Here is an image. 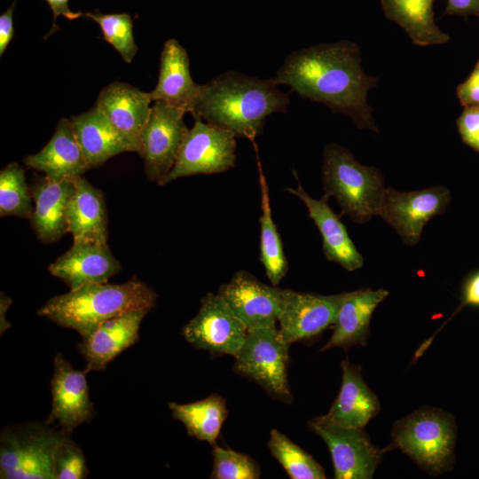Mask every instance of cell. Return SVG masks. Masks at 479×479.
I'll return each mask as SVG.
<instances>
[{
    "label": "cell",
    "instance_id": "1",
    "mask_svg": "<svg viewBox=\"0 0 479 479\" xmlns=\"http://www.w3.org/2000/svg\"><path fill=\"white\" fill-rule=\"evenodd\" d=\"M273 78L303 98L347 114L358 128L378 130L366 100L378 80L361 68L360 52L354 43L342 40L294 51Z\"/></svg>",
    "mask_w": 479,
    "mask_h": 479
},
{
    "label": "cell",
    "instance_id": "2",
    "mask_svg": "<svg viewBox=\"0 0 479 479\" xmlns=\"http://www.w3.org/2000/svg\"><path fill=\"white\" fill-rule=\"evenodd\" d=\"M290 104L274 78L260 79L237 71L223 73L201 85L192 117L251 141L268 115L285 113Z\"/></svg>",
    "mask_w": 479,
    "mask_h": 479
},
{
    "label": "cell",
    "instance_id": "3",
    "mask_svg": "<svg viewBox=\"0 0 479 479\" xmlns=\"http://www.w3.org/2000/svg\"><path fill=\"white\" fill-rule=\"evenodd\" d=\"M157 294L134 277L122 284L82 286L49 299L37 311L59 326L75 330L84 339L102 323L122 313L151 310Z\"/></svg>",
    "mask_w": 479,
    "mask_h": 479
},
{
    "label": "cell",
    "instance_id": "4",
    "mask_svg": "<svg viewBox=\"0 0 479 479\" xmlns=\"http://www.w3.org/2000/svg\"><path fill=\"white\" fill-rule=\"evenodd\" d=\"M322 180L325 196L335 198L342 214L357 224L377 216L385 189L377 168L362 165L345 147L329 144L324 150Z\"/></svg>",
    "mask_w": 479,
    "mask_h": 479
},
{
    "label": "cell",
    "instance_id": "5",
    "mask_svg": "<svg viewBox=\"0 0 479 479\" xmlns=\"http://www.w3.org/2000/svg\"><path fill=\"white\" fill-rule=\"evenodd\" d=\"M457 427L442 410L424 407L397 420L390 447L400 449L431 475L452 469Z\"/></svg>",
    "mask_w": 479,
    "mask_h": 479
},
{
    "label": "cell",
    "instance_id": "6",
    "mask_svg": "<svg viewBox=\"0 0 479 479\" xmlns=\"http://www.w3.org/2000/svg\"><path fill=\"white\" fill-rule=\"evenodd\" d=\"M70 433L41 422L6 426L0 434V478L54 479V453Z\"/></svg>",
    "mask_w": 479,
    "mask_h": 479
},
{
    "label": "cell",
    "instance_id": "7",
    "mask_svg": "<svg viewBox=\"0 0 479 479\" xmlns=\"http://www.w3.org/2000/svg\"><path fill=\"white\" fill-rule=\"evenodd\" d=\"M290 345L277 326L247 330L243 345L234 356L233 368L273 397L291 403L287 379Z\"/></svg>",
    "mask_w": 479,
    "mask_h": 479
},
{
    "label": "cell",
    "instance_id": "8",
    "mask_svg": "<svg viewBox=\"0 0 479 479\" xmlns=\"http://www.w3.org/2000/svg\"><path fill=\"white\" fill-rule=\"evenodd\" d=\"M189 130L177 159L160 185L180 177L216 174L233 168L236 162V136L199 117Z\"/></svg>",
    "mask_w": 479,
    "mask_h": 479
},
{
    "label": "cell",
    "instance_id": "9",
    "mask_svg": "<svg viewBox=\"0 0 479 479\" xmlns=\"http://www.w3.org/2000/svg\"><path fill=\"white\" fill-rule=\"evenodd\" d=\"M140 135V153L146 177L158 185L172 169L189 131L183 110L163 101H153Z\"/></svg>",
    "mask_w": 479,
    "mask_h": 479
},
{
    "label": "cell",
    "instance_id": "10",
    "mask_svg": "<svg viewBox=\"0 0 479 479\" xmlns=\"http://www.w3.org/2000/svg\"><path fill=\"white\" fill-rule=\"evenodd\" d=\"M309 428L326 444L336 479H370L389 446L373 445L364 428L335 425L323 416L309 421Z\"/></svg>",
    "mask_w": 479,
    "mask_h": 479
},
{
    "label": "cell",
    "instance_id": "11",
    "mask_svg": "<svg viewBox=\"0 0 479 479\" xmlns=\"http://www.w3.org/2000/svg\"><path fill=\"white\" fill-rule=\"evenodd\" d=\"M450 200L449 189L441 185L412 192L385 188L377 216L392 226L405 244L414 246L425 224L444 213Z\"/></svg>",
    "mask_w": 479,
    "mask_h": 479
},
{
    "label": "cell",
    "instance_id": "12",
    "mask_svg": "<svg viewBox=\"0 0 479 479\" xmlns=\"http://www.w3.org/2000/svg\"><path fill=\"white\" fill-rule=\"evenodd\" d=\"M181 333L196 349L234 357L245 342L247 328L218 293H208L200 299L197 315Z\"/></svg>",
    "mask_w": 479,
    "mask_h": 479
},
{
    "label": "cell",
    "instance_id": "13",
    "mask_svg": "<svg viewBox=\"0 0 479 479\" xmlns=\"http://www.w3.org/2000/svg\"><path fill=\"white\" fill-rule=\"evenodd\" d=\"M287 288L266 285L246 271H237L218 294L247 330L276 326Z\"/></svg>",
    "mask_w": 479,
    "mask_h": 479
},
{
    "label": "cell",
    "instance_id": "14",
    "mask_svg": "<svg viewBox=\"0 0 479 479\" xmlns=\"http://www.w3.org/2000/svg\"><path fill=\"white\" fill-rule=\"evenodd\" d=\"M347 292L323 295L287 288L279 332L292 344L311 340L334 325Z\"/></svg>",
    "mask_w": 479,
    "mask_h": 479
},
{
    "label": "cell",
    "instance_id": "15",
    "mask_svg": "<svg viewBox=\"0 0 479 479\" xmlns=\"http://www.w3.org/2000/svg\"><path fill=\"white\" fill-rule=\"evenodd\" d=\"M51 381V409L45 420L70 433L91 420L95 414L85 370L76 371L61 353L56 354Z\"/></svg>",
    "mask_w": 479,
    "mask_h": 479
},
{
    "label": "cell",
    "instance_id": "16",
    "mask_svg": "<svg viewBox=\"0 0 479 479\" xmlns=\"http://www.w3.org/2000/svg\"><path fill=\"white\" fill-rule=\"evenodd\" d=\"M121 269L107 243L74 242L48 267L51 274L64 281L70 290L88 284L107 283Z\"/></svg>",
    "mask_w": 479,
    "mask_h": 479
},
{
    "label": "cell",
    "instance_id": "17",
    "mask_svg": "<svg viewBox=\"0 0 479 479\" xmlns=\"http://www.w3.org/2000/svg\"><path fill=\"white\" fill-rule=\"evenodd\" d=\"M147 310H130L102 323L77 345L85 358L87 373L103 371L120 353L139 339L142 320Z\"/></svg>",
    "mask_w": 479,
    "mask_h": 479
},
{
    "label": "cell",
    "instance_id": "18",
    "mask_svg": "<svg viewBox=\"0 0 479 479\" xmlns=\"http://www.w3.org/2000/svg\"><path fill=\"white\" fill-rule=\"evenodd\" d=\"M200 90L201 85L191 75L186 50L177 40H167L161 53L157 85L149 92L152 101L161 100L192 114Z\"/></svg>",
    "mask_w": 479,
    "mask_h": 479
},
{
    "label": "cell",
    "instance_id": "19",
    "mask_svg": "<svg viewBox=\"0 0 479 479\" xmlns=\"http://www.w3.org/2000/svg\"><path fill=\"white\" fill-rule=\"evenodd\" d=\"M152 98L138 88L114 82L101 90L95 106L140 153V135L151 113Z\"/></svg>",
    "mask_w": 479,
    "mask_h": 479
},
{
    "label": "cell",
    "instance_id": "20",
    "mask_svg": "<svg viewBox=\"0 0 479 479\" xmlns=\"http://www.w3.org/2000/svg\"><path fill=\"white\" fill-rule=\"evenodd\" d=\"M287 191L306 206L310 217L321 234L326 259L339 263L349 271L361 268L364 258L356 248L341 218L329 207L328 198L325 195L320 200L312 198L299 181L295 188L289 187Z\"/></svg>",
    "mask_w": 479,
    "mask_h": 479
},
{
    "label": "cell",
    "instance_id": "21",
    "mask_svg": "<svg viewBox=\"0 0 479 479\" xmlns=\"http://www.w3.org/2000/svg\"><path fill=\"white\" fill-rule=\"evenodd\" d=\"M24 164L54 180L75 181L89 170L70 119L59 121L54 134L43 148L27 156Z\"/></svg>",
    "mask_w": 479,
    "mask_h": 479
},
{
    "label": "cell",
    "instance_id": "22",
    "mask_svg": "<svg viewBox=\"0 0 479 479\" xmlns=\"http://www.w3.org/2000/svg\"><path fill=\"white\" fill-rule=\"evenodd\" d=\"M35 208L31 226L43 243L60 240L68 232L67 210L75 191V181L42 177L30 189Z\"/></svg>",
    "mask_w": 479,
    "mask_h": 479
},
{
    "label": "cell",
    "instance_id": "23",
    "mask_svg": "<svg viewBox=\"0 0 479 479\" xmlns=\"http://www.w3.org/2000/svg\"><path fill=\"white\" fill-rule=\"evenodd\" d=\"M389 292L383 288H360L347 292L334 323V332L321 351L365 346L370 333V321L377 306L386 299Z\"/></svg>",
    "mask_w": 479,
    "mask_h": 479
},
{
    "label": "cell",
    "instance_id": "24",
    "mask_svg": "<svg viewBox=\"0 0 479 479\" xmlns=\"http://www.w3.org/2000/svg\"><path fill=\"white\" fill-rule=\"evenodd\" d=\"M340 392L328 412L323 417L342 427L365 428L380 412L377 396L365 382L361 367L342 360Z\"/></svg>",
    "mask_w": 479,
    "mask_h": 479
},
{
    "label": "cell",
    "instance_id": "25",
    "mask_svg": "<svg viewBox=\"0 0 479 479\" xmlns=\"http://www.w3.org/2000/svg\"><path fill=\"white\" fill-rule=\"evenodd\" d=\"M70 121L90 169L122 153H137V147L96 106Z\"/></svg>",
    "mask_w": 479,
    "mask_h": 479
},
{
    "label": "cell",
    "instance_id": "26",
    "mask_svg": "<svg viewBox=\"0 0 479 479\" xmlns=\"http://www.w3.org/2000/svg\"><path fill=\"white\" fill-rule=\"evenodd\" d=\"M67 225L74 243L106 244L107 216L104 195L83 177L75 181L67 210Z\"/></svg>",
    "mask_w": 479,
    "mask_h": 479
},
{
    "label": "cell",
    "instance_id": "27",
    "mask_svg": "<svg viewBox=\"0 0 479 479\" xmlns=\"http://www.w3.org/2000/svg\"><path fill=\"white\" fill-rule=\"evenodd\" d=\"M435 0H381L385 16L404 29L419 46L447 43L449 35L435 23Z\"/></svg>",
    "mask_w": 479,
    "mask_h": 479
},
{
    "label": "cell",
    "instance_id": "28",
    "mask_svg": "<svg viewBox=\"0 0 479 479\" xmlns=\"http://www.w3.org/2000/svg\"><path fill=\"white\" fill-rule=\"evenodd\" d=\"M172 416L181 421L189 436L206 441L212 446L225 421L228 410L226 400L218 394L188 404L169 403Z\"/></svg>",
    "mask_w": 479,
    "mask_h": 479
},
{
    "label": "cell",
    "instance_id": "29",
    "mask_svg": "<svg viewBox=\"0 0 479 479\" xmlns=\"http://www.w3.org/2000/svg\"><path fill=\"white\" fill-rule=\"evenodd\" d=\"M257 165L262 199V215L259 218L261 231L260 261L271 285L278 286L287 275L288 264L280 235L272 220L268 184L263 173L259 159Z\"/></svg>",
    "mask_w": 479,
    "mask_h": 479
},
{
    "label": "cell",
    "instance_id": "30",
    "mask_svg": "<svg viewBox=\"0 0 479 479\" xmlns=\"http://www.w3.org/2000/svg\"><path fill=\"white\" fill-rule=\"evenodd\" d=\"M268 448L292 479H325L322 466L311 455L277 429H271Z\"/></svg>",
    "mask_w": 479,
    "mask_h": 479
},
{
    "label": "cell",
    "instance_id": "31",
    "mask_svg": "<svg viewBox=\"0 0 479 479\" xmlns=\"http://www.w3.org/2000/svg\"><path fill=\"white\" fill-rule=\"evenodd\" d=\"M31 198L24 169L17 162L8 164L0 172V216L30 219Z\"/></svg>",
    "mask_w": 479,
    "mask_h": 479
},
{
    "label": "cell",
    "instance_id": "32",
    "mask_svg": "<svg viewBox=\"0 0 479 479\" xmlns=\"http://www.w3.org/2000/svg\"><path fill=\"white\" fill-rule=\"evenodd\" d=\"M82 17L97 22L104 39L109 43L127 63H131L137 52L133 35V21L128 13L102 14L99 12H82Z\"/></svg>",
    "mask_w": 479,
    "mask_h": 479
},
{
    "label": "cell",
    "instance_id": "33",
    "mask_svg": "<svg viewBox=\"0 0 479 479\" xmlns=\"http://www.w3.org/2000/svg\"><path fill=\"white\" fill-rule=\"evenodd\" d=\"M212 455L211 479H257L261 476L258 464L246 453L215 444Z\"/></svg>",
    "mask_w": 479,
    "mask_h": 479
},
{
    "label": "cell",
    "instance_id": "34",
    "mask_svg": "<svg viewBox=\"0 0 479 479\" xmlns=\"http://www.w3.org/2000/svg\"><path fill=\"white\" fill-rule=\"evenodd\" d=\"M69 436L65 437L54 453V479H83L89 475L83 452Z\"/></svg>",
    "mask_w": 479,
    "mask_h": 479
},
{
    "label": "cell",
    "instance_id": "35",
    "mask_svg": "<svg viewBox=\"0 0 479 479\" xmlns=\"http://www.w3.org/2000/svg\"><path fill=\"white\" fill-rule=\"evenodd\" d=\"M462 141L479 153V106H467L457 120Z\"/></svg>",
    "mask_w": 479,
    "mask_h": 479
},
{
    "label": "cell",
    "instance_id": "36",
    "mask_svg": "<svg viewBox=\"0 0 479 479\" xmlns=\"http://www.w3.org/2000/svg\"><path fill=\"white\" fill-rule=\"evenodd\" d=\"M456 93L464 107L479 106V60L469 77L457 87Z\"/></svg>",
    "mask_w": 479,
    "mask_h": 479
},
{
    "label": "cell",
    "instance_id": "37",
    "mask_svg": "<svg viewBox=\"0 0 479 479\" xmlns=\"http://www.w3.org/2000/svg\"><path fill=\"white\" fill-rule=\"evenodd\" d=\"M464 306L479 308V270L470 273L464 279L461 288V303L453 315Z\"/></svg>",
    "mask_w": 479,
    "mask_h": 479
},
{
    "label": "cell",
    "instance_id": "38",
    "mask_svg": "<svg viewBox=\"0 0 479 479\" xmlns=\"http://www.w3.org/2000/svg\"><path fill=\"white\" fill-rule=\"evenodd\" d=\"M18 0L0 15V56H3L14 35L13 12Z\"/></svg>",
    "mask_w": 479,
    "mask_h": 479
},
{
    "label": "cell",
    "instance_id": "39",
    "mask_svg": "<svg viewBox=\"0 0 479 479\" xmlns=\"http://www.w3.org/2000/svg\"><path fill=\"white\" fill-rule=\"evenodd\" d=\"M46 2L52 12L53 20L50 32L44 36L45 39L56 31L59 30L56 23L59 16L63 15L65 18L70 20L82 17V12H73L69 9V0H46Z\"/></svg>",
    "mask_w": 479,
    "mask_h": 479
},
{
    "label": "cell",
    "instance_id": "40",
    "mask_svg": "<svg viewBox=\"0 0 479 479\" xmlns=\"http://www.w3.org/2000/svg\"><path fill=\"white\" fill-rule=\"evenodd\" d=\"M445 14L479 17V0H447Z\"/></svg>",
    "mask_w": 479,
    "mask_h": 479
}]
</instances>
